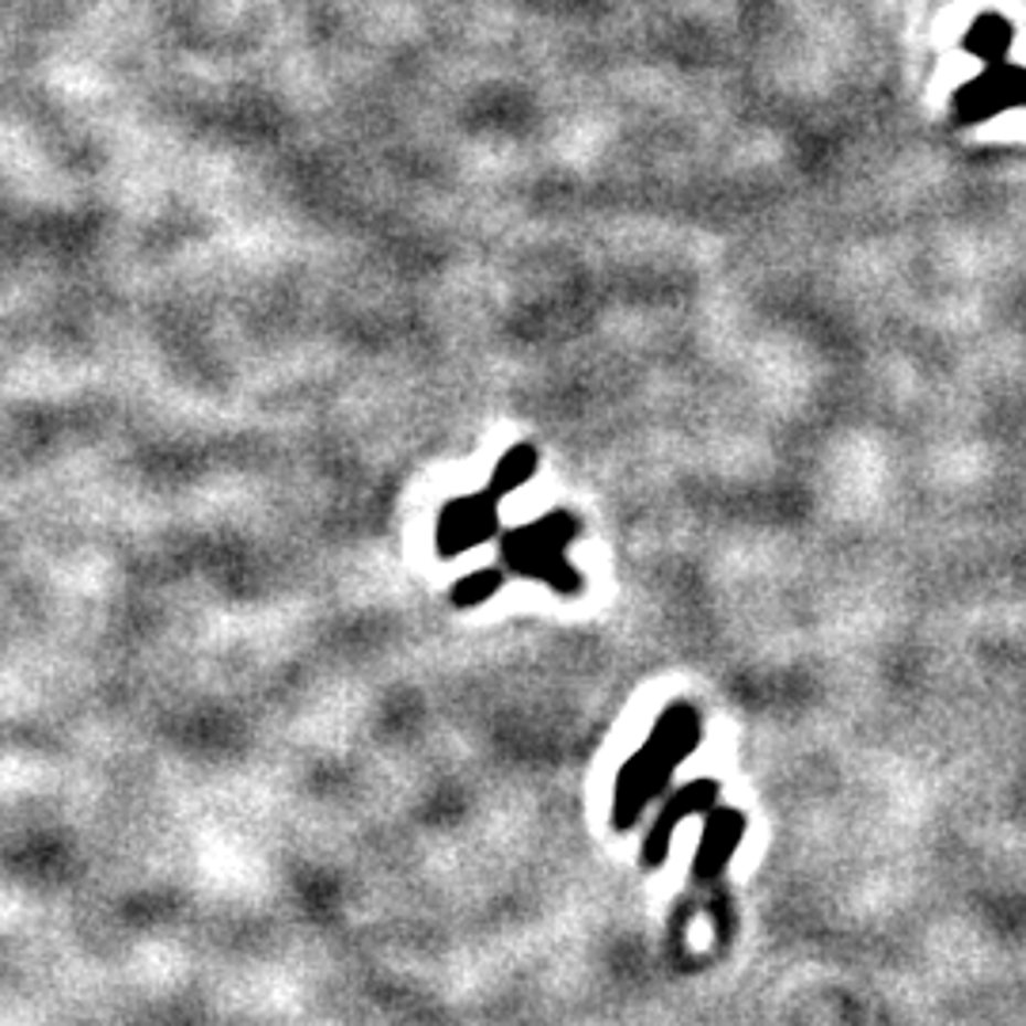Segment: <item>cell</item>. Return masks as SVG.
<instances>
[{"instance_id": "6da1fadb", "label": "cell", "mask_w": 1026, "mask_h": 1026, "mask_svg": "<svg viewBox=\"0 0 1026 1026\" xmlns=\"http://www.w3.org/2000/svg\"><path fill=\"white\" fill-rule=\"evenodd\" d=\"M699 741V718L692 707H677L673 704L670 712L662 715V723L654 726L650 741L635 757L628 760L620 776V787H616V810L612 821L616 825H631L635 814L643 810V802L654 799L662 791V783L670 780V772L681 765L684 757L692 752V746Z\"/></svg>"}, {"instance_id": "7a4b0ae2", "label": "cell", "mask_w": 1026, "mask_h": 1026, "mask_svg": "<svg viewBox=\"0 0 1026 1026\" xmlns=\"http://www.w3.org/2000/svg\"><path fill=\"white\" fill-rule=\"evenodd\" d=\"M578 536V525L570 513H547V517L521 525L502 536V563L513 575L547 581L555 594H578L581 575L567 563V544Z\"/></svg>"}, {"instance_id": "3957f363", "label": "cell", "mask_w": 1026, "mask_h": 1026, "mask_svg": "<svg viewBox=\"0 0 1026 1026\" xmlns=\"http://www.w3.org/2000/svg\"><path fill=\"white\" fill-rule=\"evenodd\" d=\"M494 494H468V499H452L441 510L438 521V547L441 555H460L472 552L483 541H491L494 528H499V506H494Z\"/></svg>"}, {"instance_id": "277c9868", "label": "cell", "mask_w": 1026, "mask_h": 1026, "mask_svg": "<svg viewBox=\"0 0 1026 1026\" xmlns=\"http://www.w3.org/2000/svg\"><path fill=\"white\" fill-rule=\"evenodd\" d=\"M715 794V787L712 783H692V787H684V791L677 794V799L670 802V810H665L662 817H658V825H654V833L646 836V844H643V863L646 867H658V863L665 859V848H670V833H673V825L684 817V814H692V810H699V802L704 799H712Z\"/></svg>"}, {"instance_id": "5b68a950", "label": "cell", "mask_w": 1026, "mask_h": 1026, "mask_svg": "<svg viewBox=\"0 0 1026 1026\" xmlns=\"http://www.w3.org/2000/svg\"><path fill=\"white\" fill-rule=\"evenodd\" d=\"M734 829H741V821L734 817V814H718L715 817V825L704 833L707 836L704 848H699V855H696V878H707V875H715V870L723 867V859L730 855L734 844H738Z\"/></svg>"}, {"instance_id": "8992f818", "label": "cell", "mask_w": 1026, "mask_h": 1026, "mask_svg": "<svg viewBox=\"0 0 1026 1026\" xmlns=\"http://www.w3.org/2000/svg\"><path fill=\"white\" fill-rule=\"evenodd\" d=\"M536 472V452L528 449V445H517V449H510L506 457L499 460V468H494L491 475V494L494 499H502V494L517 491L521 483H528Z\"/></svg>"}, {"instance_id": "52a82bcc", "label": "cell", "mask_w": 1026, "mask_h": 1026, "mask_svg": "<svg viewBox=\"0 0 1026 1026\" xmlns=\"http://www.w3.org/2000/svg\"><path fill=\"white\" fill-rule=\"evenodd\" d=\"M499 586H502V575H499V570H475V575L460 578L457 586H452V605H460V609H472V605H483L487 597H491Z\"/></svg>"}]
</instances>
